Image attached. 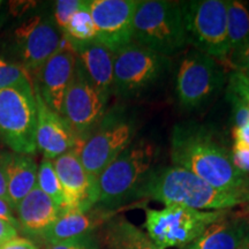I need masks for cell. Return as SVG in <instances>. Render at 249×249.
Masks as SVG:
<instances>
[{
    "label": "cell",
    "mask_w": 249,
    "mask_h": 249,
    "mask_svg": "<svg viewBox=\"0 0 249 249\" xmlns=\"http://www.w3.org/2000/svg\"><path fill=\"white\" fill-rule=\"evenodd\" d=\"M31 81L29 74L18 64L0 58V90L21 86Z\"/></svg>",
    "instance_id": "26"
},
{
    "label": "cell",
    "mask_w": 249,
    "mask_h": 249,
    "mask_svg": "<svg viewBox=\"0 0 249 249\" xmlns=\"http://www.w3.org/2000/svg\"><path fill=\"white\" fill-rule=\"evenodd\" d=\"M0 164L7 183L9 202L17 208V205L37 186L38 166L33 157L20 154L0 156Z\"/></svg>",
    "instance_id": "19"
},
{
    "label": "cell",
    "mask_w": 249,
    "mask_h": 249,
    "mask_svg": "<svg viewBox=\"0 0 249 249\" xmlns=\"http://www.w3.org/2000/svg\"><path fill=\"white\" fill-rule=\"evenodd\" d=\"M225 73L214 58L200 51L189 52L180 62L176 92L180 104L194 110L205 104L223 88Z\"/></svg>",
    "instance_id": "10"
},
{
    "label": "cell",
    "mask_w": 249,
    "mask_h": 249,
    "mask_svg": "<svg viewBox=\"0 0 249 249\" xmlns=\"http://www.w3.org/2000/svg\"><path fill=\"white\" fill-rule=\"evenodd\" d=\"M133 42L166 58L183 49L187 44L183 2L138 1L133 18Z\"/></svg>",
    "instance_id": "3"
},
{
    "label": "cell",
    "mask_w": 249,
    "mask_h": 249,
    "mask_svg": "<svg viewBox=\"0 0 249 249\" xmlns=\"http://www.w3.org/2000/svg\"><path fill=\"white\" fill-rule=\"evenodd\" d=\"M186 40L202 53L223 59L229 54L226 1L193 0L183 2Z\"/></svg>",
    "instance_id": "8"
},
{
    "label": "cell",
    "mask_w": 249,
    "mask_h": 249,
    "mask_svg": "<svg viewBox=\"0 0 249 249\" xmlns=\"http://www.w3.org/2000/svg\"><path fill=\"white\" fill-rule=\"evenodd\" d=\"M139 0H89L96 39L112 52L133 42V18Z\"/></svg>",
    "instance_id": "12"
},
{
    "label": "cell",
    "mask_w": 249,
    "mask_h": 249,
    "mask_svg": "<svg viewBox=\"0 0 249 249\" xmlns=\"http://www.w3.org/2000/svg\"><path fill=\"white\" fill-rule=\"evenodd\" d=\"M226 214L225 210L200 211L180 205L145 209L144 229L160 249L186 247L200 236L210 224Z\"/></svg>",
    "instance_id": "6"
},
{
    "label": "cell",
    "mask_w": 249,
    "mask_h": 249,
    "mask_svg": "<svg viewBox=\"0 0 249 249\" xmlns=\"http://www.w3.org/2000/svg\"><path fill=\"white\" fill-rule=\"evenodd\" d=\"M22 66L28 74L37 71L60 49L62 34L51 18L34 17L15 31Z\"/></svg>",
    "instance_id": "13"
},
{
    "label": "cell",
    "mask_w": 249,
    "mask_h": 249,
    "mask_svg": "<svg viewBox=\"0 0 249 249\" xmlns=\"http://www.w3.org/2000/svg\"><path fill=\"white\" fill-rule=\"evenodd\" d=\"M107 103V99L90 82L77 59L60 116L80 142L85 141L104 118Z\"/></svg>",
    "instance_id": "11"
},
{
    "label": "cell",
    "mask_w": 249,
    "mask_h": 249,
    "mask_svg": "<svg viewBox=\"0 0 249 249\" xmlns=\"http://www.w3.org/2000/svg\"><path fill=\"white\" fill-rule=\"evenodd\" d=\"M227 101L231 103L232 112H233V124L234 128L245 126L249 124V108L242 103L238 97H235L232 93L226 92Z\"/></svg>",
    "instance_id": "30"
},
{
    "label": "cell",
    "mask_w": 249,
    "mask_h": 249,
    "mask_svg": "<svg viewBox=\"0 0 249 249\" xmlns=\"http://www.w3.org/2000/svg\"><path fill=\"white\" fill-rule=\"evenodd\" d=\"M0 249H37L33 241L26 238H14L6 242L0 247Z\"/></svg>",
    "instance_id": "36"
},
{
    "label": "cell",
    "mask_w": 249,
    "mask_h": 249,
    "mask_svg": "<svg viewBox=\"0 0 249 249\" xmlns=\"http://www.w3.org/2000/svg\"><path fill=\"white\" fill-rule=\"evenodd\" d=\"M0 198H5V200L9 201L7 193V183H6V178L4 171H2L1 164H0Z\"/></svg>",
    "instance_id": "37"
},
{
    "label": "cell",
    "mask_w": 249,
    "mask_h": 249,
    "mask_svg": "<svg viewBox=\"0 0 249 249\" xmlns=\"http://www.w3.org/2000/svg\"><path fill=\"white\" fill-rule=\"evenodd\" d=\"M134 135L135 124L132 118L121 108L111 110L105 113L96 129L80 143L76 154L89 176L97 180L105 167L132 144Z\"/></svg>",
    "instance_id": "7"
},
{
    "label": "cell",
    "mask_w": 249,
    "mask_h": 249,
    "mask_svg": "<svg viewBox=\"0 0 249 249\" xmlns=\"http://www.w3.org/2000/svg\"><path fill=\"white\" fill-rule=\"evenodd\" d=\"M105 217V213L91 211V209L65 210L61 211L55 222L40 235L51 245L82 238L99 225Z\"/></svg>",
    "instance_id": "21"
},
{
    "label": "cell",
    "mask_w": 249,
    "mask_h": 249,
    "mask_svg": "<svg viewBox=\"0 0 249 249\" xmlns=\"http://www.w3.org/2000/svg\"><path fill=\"white\" fill-rule=\"evenodd\" d=\"M70 40L90 82L108 99L113 87V52L96 38L86 42Z\"/></svg>",
    "instance_id": "17"
},
{
    "label": "cell",
    "mask_w": 249,
    "mask_h": 249,
    "mask_svg": "<svg viewBox=\"0 0 249 249\" xmlns=\"http://www.w3.org/2000/svg\"><path fill=\"white\" fill-rule=\"evenodd\" d=\"M48 249H96V246L88 236L71 239L51 245Z\"/></svg>",
    "instance_id": "31"
},
{
    "label": "cell",
    "mask_w": 249,
    "mask_h": 249,
    "mask_svg": "<svg viewBox=\"0 0 249 249\" xmlns=\"http://www.w3.org/2000/svg\"><path fill=\"white\" fill-rule=\"evenodd\" d=\"M62 34L75 42H86L96 38V29L90 13L89 0H85L79 11L71 18Z\"/></svg>",
    "instance_id": "24"
},
{
    "label": "cell",
    "mask_w": 249,
    "mask_h": 249,
    "mask_svg": "<svg viewBox=\"0 0 249 249\" xmlns=\"http://www.w3.org/2000/svg\"><path fill=\"white\" fill-rule=\"evenodd\" d=\"M136 194L160 202L165 207L180 205L200 211L226 210L249 202V189H218L174 165L149 172Z\"/></svg>",
    "instance_id": "2"
},
{
    "label": "cell",
    "mask_w": 249,
    "mask_h": 249,
    "mask_svg": "<svg viewBox=\"0 0 249 249\" xmlns=\"http://www.w3.org/2000/svg\"><path fill=\"white\" fill-rule=\"evenodd\" d=\"M231 154L235 166L244 173H249V149L234 145Z\"/></svg>",
    "instance_id": "32"
},
{
    "label": "cell",
    "mask_w": 249,
    "mask_h": 249,
    "mask_svg": "<svg viewBox=\"0 0 249 249\" xmlns=\"http://www.w3.org/2000/svg\"><path fill=\"white\" fill-rule=\"evenodd\" d=\"M33 87L37 105V150L42 151L44 158L51 160L68 151H76L80 147L79 140L61 116L52 111L45 104L38 88L34 82Z\"/></svg>",
    "instance_id": "16"
},
{
    "label": "cell",
    "mask_w": 249,
    "mask_h": 249,
    "mask_svg": "<svg viewBox=\"0 0 249 249\" xmlns=\"http://www.w3.org/2000/svg\"><path fill=\"white\" fill-rule=\"evenodd\" d=\"M171 160L223 191L249 189V177L235 166L232 154L216 134L196 123L179 124L171 136Z\"/></svg>",
    "instance_id": "1"
},
{
    "label": "cell",
    "mask_w": 249,
    "mask_h": 249,
    "mask_svg": "<svg viewBox=\"0 0 249 249\" xmlns=\"http://www.w3.org/2000/svg\"><path fill=\"white\" fill-rule=\"evenodd\" d=\"M247 249H249V244H248V248Z\"/></svg>",
    "instance_id": "40"
},
{
    "label": "cell",
    "mask_w": 249,
    "mask_h": 249,
    "mask_svg": "<svg viewBox=\"0 0 249 249\" xmlns=\"http://www.w3.org/2000/svg\"><path fill=\"white\" fill-rule=\"evenodd\" d=\"M227 42L230 51L239 48L249 38V11L242 1H226Z\"/></svg>",
    "instance_id": "23"
},
{
    "label": "cell",
    "mask_w": 249,
    "mask_h": 249,
    "mask_svg": "<svg viewBox=\"0 0 249 249\" xmlns=\"http://www.w3.org/2000/svg\"><path fill=\"white\" fill-rule=\"evenodd\" d=\"M226 92L238 97L249 108V79L241 71H232L227 77Z\"/></svg>",
    "instance_id": "28"
},
{
    "label": "cell",
    "mask_w": 249,
    "mask_h": 249,
    "mask_svg": "<svg viewBox=\"0 0 249 249\" xmlns=\"http://www.w3.org/2000/svg\"><path fill=\"white\" fill-rule=\"evenodd\" d=\"M225 60L233 71H249V38L245 43L232 51L223 59Z\"/></svg>",
    "instance_id": "29"
},
{
    "label": "cell",
    "mask_w": 249,
    "mask_h": 249,
    "mask_svg": "<svg viewBox=\"0 0 249 249\" xmlns=\"http://www.w3.org/2000/svg\"><path fill=\"white\" fill-rule=\"evenodd\" d=\"M167 67V58L132 42L113 52L112 92L132 97L155 85Z\"/></svg>",
    "instance_id": "9"
},
{
    "label": "cell",
    "mask_w": 249,
    "mask_h": 249,
    "mask_svg": "<svg viewBox=\"0 0 249 249\" xmlns=\"http://www.w3.org/2000/svg\"><path fill=\"white\" fill-rule=\"evenodd\" d=\"M37 186L44 194H46L58 205L60 211L65 209V197L62 187L55 172L53 163L51 160L44 158L38 166L37 172Z\"/></svg>",
    "instance_id": "25"
},
{
    "label": "cell",
    "mask_w": 249,
    "mask_h": 249,
    "mask_svg": "<svg viewBox=\"0 0 249 249\" xmlns=\"http://www.w3.org/2000/svg\"><path fill=\"white\" fill-rule=\"evenodd\" d=\"M13 209L14 207L12 205L11 202L5 200V198H0V219L11 223L12 225H14L18 229V223L14 216Z\"/></svg>",
    "instance_id": "33"
},
{
    "label": "cell",
    "mask_w": 249,
    "mask_h": 249,
    "mask_svg": "<svg viewBox=\"0 0 249 249\" xmlns=\"http://www.w3.org/2000/svg\"><path fill=\"white\" fill-rule=\"evenodd\" d=\"M235 147L249 149V124L239 128H233Z\"/></svg>",
    "instance_id": "35"
},
{
    "label": "cell",
    "mask_w": 249,
    "mask_h": 249,
    "mask_svg": "<svg viewBox=\"0 0 249 249\" xmlns=\"http://www.w3.org/2000/svg\"><path fill=\"white\" fill-rule=\"evenodd\" d=\"M18 229L11 223L0 219V247L6 242L17 238Z\"/></svg>",
    "instance_id": "34"
},
{
    "label": "cell",
    "mask_w": 249,
    "mask_h": 249,
    "mask_svg": "<svg viewBox=\"0 0 249 249\" xmlns=\"http://www.w3.org/2000/svg\"><path fill=\"white\" fill-rule=\"evenodd\" d=\"M105 241L110 249H160L147 233L124 218L108 224Z\"/></svg>",
    "instance_id": "22"
},
{
    "label": "cell",
    "mask_w": 249,
    "mask_h": 249,
    "mask_svg": "<svg viewBox=\"0 0 249 249\" xmlns=\"http://www.w3.org/2000/svg\"><path fill=\"white\" fill-rule=\"evenodd\" d=\"M85 0H58L54 5L53 20L61 31L65 30L71 18L76 13L83 5Z\"/></svg>",
    "instance_id": "27"
},
{
    "label": "cell",
    "mask_w": 249,
    "mask_h": 249,
    "mask_svg": "<svg viewBox=\"0 0 249 249\" xmlns=\"http://www.w3.org/2000/svg\"><path fill=\"white\" fill-rule=\"evenodd\" d=\"M239 214H240L241 217H244L245 219L249 223V202L244 205V209L240 211V213Z\"/></svg>",
    "instance_id": "38"
},
{
    "label": "cell",
    "mask_w": 249,
    "mask_h": 249,
    "mask_svg": "<svg viewBox=\"0 0 249 249\" xmlns=\"http://www.w3.org/2000/svg\"><path fill=\"white\" fill-rule=\"evenodd\" d=\"M241 73H242V71H241ZM244 74L249 79V71H244Z\"/></svg>",
    "instance_id": "39"
},
{
    "label": "cell",
    "mask_w": 249,
    "mask_h": 249,
    "mask_svg": "<svg viewBox=\"0 0 249 249\" xmlns=\"http://www.w3.org/2000/svg\"><path fill=\"white\" fill-rule=\"evenodd\" d=\"M0 5H1V1H0Z\"/></svg>",
    "instance_id": "41"
},
{
    "label": "cell",
    "mask_w": 249,
    "mask_h": 249,
    "mask_svg": "<svg viewBox=\"0 0 249 249\" xmlns=\"http://www.w3.org/2000/svg\"><path fill=\"white\" fill-rule=\"evenodd\" d=\"M52 163L64 192V211L90 210L97 204V180L89 176L75 151L59 156Z\"/></svg>",
    "instance_id": "15"
},
{
    "label": "cell",
    "mask_w": 249,
    "mask_h": 249,
    "mask_svg": "<svg viewBox=\"0 0 249 249\" xmlns=\"http://www.w3.org/2000/svg\"><path fill=\"white\" fill-rule=\"evenodd\" d=\"M249 223L239 214L210 224L204 232L188 246V249H247Z\"/></svg>",
    "instance_id": "18"
},
{
    "label": "cell",
    "mask_w": 249,
    "mask_h": 249,
    "mask_svg": "<svg viewBox=\"0 0 249 249\" xmlns=\"http://www.w3.org/2000/svg\"><path fill=\"white\" fill-rule=\"evenodd\" d=\"M36 127L33 81L0 90V138L15 154H36Z\"/></svg>",
    "instance_id": "5"
},
{
    "label": "cell",
    "mask_w": 249,
    "mask_h": 249,
    "mask_svg": "<svg viewBox=\"0 0 249 249\" xmlns=\"http://www.w3.org/2000/svg\"><path fill=\"white\" fill-rule=\"evenodd\" d=\"M77 54L71 40L62 34L61 46L35 74L37 86L45 104L60 116L65 93L73 80Z\"/></svg>",
    "instance_id": "14"
},
{
    "label": "cell",
    "mask_w": 249,
    "mask_h": 249,
    "mask_svg": "<svg viewBox=\"0 0 249 249\" xmlns=\"http://www.w3.org/2000/svg\"><path fill=\"white\" fill-rule=\"evenodd\" d=\"M18 225L33 234H42L55 222L60 209L38 186L17 205Z\"/></svg>",
    "instance_id": "20"
},
{
    "label": "cell",
    "mask_w": 249,
    "mask_h": 249,
    "mask_svg": "<svg viewBox=\"0 0 249 249\" xmlns=\"http://www.w3.org/2000/svg\"><path fill=\"white\" fill-rule=\"evenodd\" d=\"M156 149L149 142H136L127 147L97 178V203L116 207L132 196L150 172Z\"/></svg>",
    "instance_id": "4"
}]
</instances>
